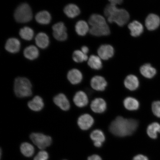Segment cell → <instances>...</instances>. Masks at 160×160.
I'll list each match as a JSON object with an SVG mask.
<instances>
[{"label":"cell","instance_id":"cell-14","mask_svg":"<svg viewBox=\"0 0 160 160\" xmlns=\"http://www.w3.org/2000/svg\"><path fill=\"white\" fill-rule=\"evenodd\" d=\"M89 32L91 35L96 37L108 35L111 33L109 26L107 23L91 27Z\"/></svg>","mask_w":160,"mask_h":160},{"label":"cell","instance_id":"cell-26","mask_svg":"<svg viewBox=\"0 0 160 160\" xmlns=\"http://www.w3.org/2000/svg\"><path fill=\"white\" fill-rule=\"evenodd\" d=\"M23 55L26 58L30 60H33L39 57V50L35 46H29L25 49L23 52Z\"/></svg>","mask_w":160,"mask_h":160},{"label":"cell","instance_id":"cell-35","mask_svg":"<svg viewBox=\"0 0 160 160\" xmlns=\"http://www.w3.org/2000/svg\"><path fill=\"white\" fill-rule=\"evenodd\" d=\"M49 156L48 152L45 150H41L37 154L33 160H48V159Z\"/></svg>","mask_w":160,"mask_h":160},{"label":"cell","instance_id":"cell-37","mask_svg":"<svg viewBox=\"0 0 160 160\" xmlns=\"http://www.w3.org/2000/svg\"><path fill=\"white\" fill-rule=\"evenodd\" d=\"M87 160H102L101 158L97 155H93L88 158Z\"/></svg>","mask_w":160,"mask_h":160},{"label":"cell","instance_id":"cell-23","mask_svg":"<svg viewBox=\"0 0 160 160\" xmlns=\"http://www.w3.org/2000/svg\"><path fill=\"white\" fill-rule=\"evenodd\" d=\"M35 43L38 47L44 49L48 47L49 44L48 36L45 33H38L35 38Z\"/></svg>","mask_w":160,"mask_h":160},{"label":"cell","instance_id":"cell-38","mask_svg":"<svg viewBox=\"0 0 160 160\" xmlns=\"http://www.w3.org/2000/svg\"><path fill=\"white\" fill-rule=\"evenodd\" d=\"M109 1L110 3L115 6L121 4L123 2V1L122 0H111Z\"/></svg>","mask_w":160,"mask_h":160},{"label":"cell","instance_id":"cell-2","mask_svg":"<svg viewBox=\"0 0 160 160\" xmlns=\"http://www.w3.org/2000/svg\"><path fill=\"white\" fill-rule=\"evenodd\" d=\"M13 91L16 97L20 99L31 97L33 95L32 85L26 77H18L15 78Z\"/></svg>","mask_w":160,"mask_h":160},{"label":"cell","instance_id":"cell-13","mask_svg":"<svg viewBox=\"0 0 160 160\" xmlns=\"http://www.w3.org/2000/svg\"><path fill=\"white\" fill-rule=\"evenodd\" d=\"M91 85L93 89L96 91H104L107 85L106 80L101 76H96L91 80Z\"/></svg>","mask_w":160,"mask_h":160},{"label":"cell","instance_id":"cell-19","mask_svg":"<svg viewBox=\"0 0 160 160\" xmlns=\"http://www.w3.org/2000/svg\"><path fill=\"white\" fill-rule=\"evenodd\" d=\"M128 27L131 32V35L134 37H139L143 32L142 25L137 21H134L130 23Z\"/></svg>","mask_w":160,"mask_h":160},{"label":"cell","instance_id":"cell-16","mask_svg":"<svg viewBox=\"0 0 160 160\" xmlns=\"http://www.w3.org/2000/svg\"><path fill=\"white\" fill-rule=\"evenodd\" d=\"M68 80L72 85H76L81 83L83 79L81 72L77 69H72L67 74Z\"/></svg>","mask_w":160,"mask_h":160},{"label":"cell","instance_id":"cell-7","mask_svg":"<svg viewBox=\"0 0 160 160\" xmlns=\"http://www.w3.org/2000/svg\"><path fill=\"white\" fill-rule=\"evenodd\" d=\"M53 36L58 41H63L68 38L67 28L62 22L55 24L52 27Z\"/></svg>","mask_w":160,"mask_h":160},{"label":"cell","instance_id":"cell-5","mask_svg":"<svg viewBox=\"0 0 160 160\" xmlns=\"http://www.w3.org/2000/svg\"><path fill=\"white\" fill-rule=\"evenodd\" d=\"M129 19V14L127 10L117 8L108 18V21L110 23L114 22L120 27H122L128 23Z\"/></svg>","mask_w":160,"mask_h":160},{"label":"cell","instance_id":"cell-41","mask_svg":"<svg viewBox=\"0 0 160 160\" xmlns=\"http://www.w3.org/2000/svg\"></svg>","mask_w":160,"mask_h":160},{"label":"cell","instance_id":"cell-10","mask_svg":"<svg viewBox=\"0 0 160 160\" xmlns=\"http://www.w3.org/2000/svg\"><path fill=\"white\" fill-rule=\"evenodd\" d=\"M98 53L101 59L108 60L114 54V49L112 46L110 45H102L98 49Z\"/></svg>","mask_w":160,"mask_h":160},{"label":"cell","instance_id":"cell-21","mask_svg":"<svg viewBox=\"0 0 160 160\" xmlns=\"http://www.w3.org/2000/svg\"><path fill=\"white\" fill-rule=\"evenodd\" d=\"M147 132L148 137L151 139H157L160 133V123L157 122H153L148 126Z\"/></svg>","mask_w":160,"mask_h":160},{"label":"cell","instance_id":"cell-24","mask_svg":"<svg viewBox=\"0 0 160 160\" xmlns=\"http://www.w3.org/2000/svg\"><path fill=\"white\" fill-rule=\"evenodd\" d=\"M35 19L42 25L48 24L51 21V16L48 12L43 11L39 12L35 16Z\"/></svg>","mask_w":160,"mask_h":160},{"label":"cell","instance_id":"cell-9","mask_svg":"<svg viewBox=\"0 0 160 160\" xmlns=\"http://www.w3.org/2000/svg\"><path fill=\"white\" fill-rule=\"evenodd\" d=\"M94 122L92 117L89 114L85 113L80 116L77 120V124L80 129L87 131L91 128Z\"/></svg>","mask_w":160,"mask_h":160},{"label":"cell","instance_id":"cell-17","mask_svg":"<svg viewBox=\"0 0 160 160\" xmlns=\"http://www.w3.org/2000/svg\"><path fill=\"white\" fill-rule=\"evenodd\" d=\"M21 48V43L16 38H11L7 40L5 45V48L9 52L17 53Z\"/></svg>","mask_w":160,"mask_h":160},{"label":"cell","instance_id":"cell-20","mask_svg":"<svg viewBox=\"0 0 160 160\" xmlns=\"http://www.w3.org/2000/svg\"><path fill=\"white\" fill-rule=\"evenodd\" d=\"M140 72L144 77L148 79H152L157 74V70L149 63L142 65L140 69Z\"/></svg>","mask_w":160,"mask_h":160},{"label":"cell","instance_id":"cell-8","mask_svg":"<svg viewBox=\"0 0 160 160\" xmlns=\"http://www.w3.org/2000/svg\"><path fill=\"white\" fill-rule=\"evenodd\" d=\"M27 107L31 111L38 112L44 108L45 102L41 96L35 95L28 102Z\"/></svg>","mask_w":160,"mask_h":160},{"label":"cell","instance_id":"cell-30","mask_svg":"<svg viewBox=\"0 0 160 160\" xmlns=\"http://www.w3.org/2000/svg\"><path fill=\"white\" fill-rule=\"evenodd\" d=\"M88 64L91 68L95 70H100L102 67L101 59L99 56L95 55L90 56L88 60Z\"/></svg>","mask_w":160,"mask_h":160},{"label":"cell","instance_id":"cell-25","mask_svg":"<svg viewBox=\"0 0 160 160\" xmlns=\"http://www.w3.org/2000/svg\"><path fill=\"white\" fill-rule=\"evenodd\" d=\"M64 12L68 17L73 18L80 14V10L77 5L71 3L66 6Z\"/></svg>","mask_w":160,"mask_h":160},{"label":"cell","instance_id":"cell-18","mask_svg":"<svg viewBox=\"0 0 160 160\" xmlns=\"http://www.w3.org/2000/svg\"><path fill=\"white\" fill-rule=\"evenodd\" d=\"M124 83L125 87L131 91L137 90L139 85L138 79L133 75H128L126 78Z\"/></svg>","mask_w":160,"mask_h":160},{"label":"cell","instance_id":"cell-29","mask_svg":"<svg viewBox=\"0 0 160 160\" xmlns=\"http://www.w3.org/2000/svg\"><path fill=\"white\" fill-rule=\"evenodd\" d=\"M88 23L91 27L107 23L104 17L98 14H93L91 15L89 19Z\"/></svg>","mask_w":160,"mask_h":160},{"label":"cell","instance_id":"cell-27","mask_svg":"<svg viewBox=\"0 0 160 160\" xmlns=\"http://www.w3.org/2000/svg\"><path fill=\"white\" fill-rule=\"evenodd\" d=\"M123 105L125 108L129 111H136L139 109V103L138 100L132 97L126 98L123 101Z\"/></svg>","mask_w":160,"mask_h":160},{"label":"cell","instance_id":"cell-4","mask_svg":"<svg viewBox=\"0 0 160 160\" xmlns=\"http://www.w3.org/2000/svg\"><path fill=\"white\" fill-rule=\"evenodd\" d=\"M14 16L16 21L18 22L27 23L31 21L32 19V12L28 4L23 3L19 5L16 9Z\"/></svg>","mask_w":160,"mask_h":160},{"label":"cell","instance_id":"cell-40","mask_svg":"<svg viewBox=\"0 0 160 160\" xmlns=\"http://www.w3.org/2000/svg\"><path fill=\"white\" fill-rule=\"evenodd\" d=\"M94 145L96 147L100 148L102 145V143L99 142H94Z\"/></svg>","mask_w":160,"mask_h":160},{"label":"cell","instance_id":"cell-31","mask_svg":"<svg viewBox=\"0 0 160 160\" xmlns=\"http://www.w3.org/2000/svg\"><path fill=\"white\" fill-rule=\"evenodd\" d=\"M19 35L22 39L26 41H31L34 36L33 30L31 28L26 27L20 29Z\"/></svg>","mask_w":160,"mask_h":160},{"label":"cell","instance_id":"cell-39","mask_svg":"<svg viewBox=\"0 0 160 160\" xmlns=\"http://www.w3.org/2000/svg\"><path fill=\"white\" fill-rule=\"evenodd\" d=\"M81 51L85 54L87 55L88 53L89 52V49L87 46H84L82 47Z\"/></svg>","mask_w":160,"mask_h":160},{"label":"cell","instance_id":"cell-6","mask_svg":"<svg viewBox=\"0 0 160 160\" xmlns=\"http://www.w3.org/2000/svg\"><path fill=\"white\" fill-rule=\"evenodd\" d=\"M52 100L53 103L62 111L68 112L71 108V103L65 93H58L54 96Z\"/></svg>","mask_w":160,"mask_h":160},{"label":"cell","instance_id":"cell-28","mask_svg":"<svg viewBox=\"0 0 160 160\" xmlns=\"http://www.w3.org/2000/svg\"><path fill=\"white\" fill-rule=\"evenodd\" d=\"M76 32L79 36H85L89 32L88 24L84 21H79L75 25Z\"/></svg>","mask_w":160,"mask_h":160},{"label":"cell","instance_id":"cell-34","mask_svg":"<svg viewBox=\"0 0 160 160\" xmlns=\"http://www.w3.org/2000/svg\"><path fill=\"white\" fill-rule=\"evenodd\" d=\"M152 110L153 115L160 118V101L153 102L152 104Z\"/></svg>","mask_w":160,"mask_h":160},{"label":"cell","instance_id":"cell-12","mask_svg":"<svg viewBox=\"0 0 160 160\" xmlns=\"http://www.w3.org/2000/svg\"><path fill=\"white\" fill-rule=\"evenodd\" d=\"M145 24L148 30L154 31L157 29L160 25V18L155 14H150L146 18Z\"/></svg>","mask_w":160,"mask_h":160},{"label":"cell","instance_id":"cell-32","mask_svg":"<svg viewBox=\"0 0 160 160\" xmlns=\"http://www.w3.org/2000/svg\"><path fill=\"white\" fill-rule=\"evenodd\" d=\"M90 138L94 142H99L103 143L105 141V137L103 132L99 129H96L92 132Z\"/></svg>","mask_w":160,"mask_h":160},{"label":"cell","instance_id":"cell-15","mask_svg":"<svg viewBox=\"0 0 160 160\" xmlns=\"http://www.w3.org/2000/svg\"><path fill=\"white\" fill-rule=\"evenodd\" d=\"M107 105L105 101L101 98H97L92 102L91 104V109L96 113L104 112L107 109Z\"/></svg>","mask_w":160,"mask_h":160},{"label":"cell","instance_id":"cell-3","mask_svg":"<svg viewBox=\"0 0 160 160\" xmlns=\"http://www.w3.org/2000/svg\"><path fill=\"white\" fill-rule=\"evenodd\" d=\"M29 138L33 144L41 150L49 147L53 142L51 136L40 132H32L30 134Z\"/></svg>","mask_w":160,"mask_h":160},{"label":"cell","instance_id":"cell-11","mask_svg":"<svg viewBox=\"0 0 160 160\" xmlns=\"http://www.w3.org/2000/svg\"><path fill=\"white\" fill-rule=\"evenodd\" d=\"M73 101L77 107L81 108L88 104L89 100L87 94L84 92L80 91L77 92L74 95Z\"/></svg>","mask_w":160,"mask_h":160},{"label":"cell","instance_id":"cell-1","mask_svg":"<svg viewBox=\"0 0 160 160\" xmlns=\"http://www.w3.org/2000/svg\"><path fill=\"white\" fill-rule=\"evenodd\" d=\"M138 124L137 120L126 119L119 116L112 122L109 131L117 137H125L132 134L137 130Z\"/></svg>","mask_w":160,"mask_h":160},{"label":"cell","instance_id":"cell-36","mask_svg":"<svg viewBox=\"0 0 160 160\" xmlns=\"http://www.w3.org/2000/svg\"><path fill=\"white\" fill-rule=\"evenodd\" d=\"M132 160H149V159L145 155L139 154L135 156Z\"/></svg>","mask_w":160,"mask_h":160},{"label":"cell","instance_id":"cell-22","mask_svg":"<svg viewBox=\"0 0 160 160\" xmlns=\"http://www.w3.org/2000/svg\"><path fill=\"white\" fill-rule=\"evenodd\" d=\"M20 149L22 154L26 157H31L35 153V149L33 145L28 142L21 143Z\"/></svg>","mask_w":160,"mask_h":160},{"label":"cell","instance_id":"cell-33","mask_svg":"<svg viewBox=\"0 0 160 160\" xmlns=\"http://www.w3.org/2000/svg\"><path fill=\"white\" fill-rule=\"evenodd\" d=\"M72 58L76 62L81 63L88 60V57L80 50H76L73 53Z\"/></svg>","mask_w":160,"mask_h":160}]
</instances>
